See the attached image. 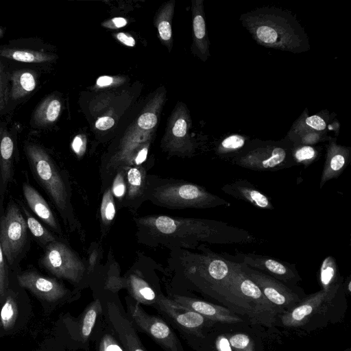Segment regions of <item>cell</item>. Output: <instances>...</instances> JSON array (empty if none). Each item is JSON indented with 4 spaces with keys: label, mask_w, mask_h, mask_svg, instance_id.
<instances>
[{
    "label": "cell",
    "mask_w": 351,
    "mask_h": 351,
    "mask_svg": "<svg viewBox=\"0 0 351 351\" xmlns=\"http://www.w3.org/2000/svg\"><path fill=\"white\" fill-rule=\"evenodd\" d=\"M102 302L105 321L126 351H147L139 338L137 329L116 300Z\"/></svg>",
    "instance_id": "cell-12"
},
{
    "label": "cell",
    "mask_w": 351,
    "mask_h": 351,
    "mask_svg": "<svg viewBox=\"0 0 351 351\" xmlns=\"http://www.w3.org/2000/svg\"><path fill=\"white\" fill-rule=\"evenodd\" d=\"M111 184L113 195L117 199H122L126 192L125 169L124 167L117 170Z\"/></svg>",
    "instance_id": "cell-37"
},
{
    "label": "cell",
    "mask_w": 351,
    "mask_h": 351,
    "mask_svg": "<svg viewBox=\"0 0 351 351\" xmlns=\"http://www.w3.org/2000/svg\"><path fill=\"white\" fill-rule=\"evenodd\" d=\"M18 308L14 298L10 295L7 298L0 312V323L2 328L7 330L11 328L16 319Z\"/></svg>",
    "instance_id": "cell-34"
},
{
    "label": "cell",
    "mask_w": 351,
    "mask_h": 351,
    "mask_svg": "<svg viewBox=\"0 0 351 351\" xmlns=\"http://www.w3.org/2000/svg\"><path fill=\"white\" fill-rule=\"evenodd\" d=\"M197 250L199 252L186 249L170 251L167 263L173 274L172 284L222 303L253 322L252 310L234 280V261L211 251L204 244Z\"/></svg>",
    "instance_id": "cell-1"
},
{
    "label": "cell",
    "mask_w": 351,
    "mask_h": 351,
    "mask_svg": "<svg viewBox=\"0 0 351 351\" xmlns=\"http://www.w3.org/2000/svg\"><path fill=\"white\" fill-rule=\"evenodd\" d=\"M204 351H211V350H204Z\"/></svg>",
    "instance_id": "cell-53"
},
{
    "label": "cell",
    "mask_w": 351,
    "mask_h": 351,
    "mask_svg": "<svg viewBox=\"0 0 351 351\" xmlns=\"http://www.w3.org/2000/svg\"><path fill=\"white\" fill-rule=\"evenodd\" d=\"M308 109H305L301 116L293 124L286 138H291L304 133H325L328 127V119L320 113L308 116Z\"/></svg>",
    "instance_id": "cell-22"
},
{
    "label": "cell",
    "mask_w": 351,
    "mask_h": 351,
    "mask_svg": "<svg viewBox=\"0 0 351 351\" xmlns=\"http://www.w3.org/2000/svg\"><path fill=\"white\" fill-rule=\"evenodd\" d=\"M195 8V13L193 21V32L197 40V46L200 55L206 59L208 53V42L206 36V23L202 14V5L200 1Z\"/></svg>",
    "instance_id": "cell-29"
},
{
    "label": "cell",
    "mask_w": 351,
    "mask_h": 351,
    "mask_svg": "<svg viewBox=\"0 0 351 351\" xmlns=\"http://www.w3.org/2000/svg\"><path fill=\"white\" fill-rule=\"evenodd\" d=\"M319 280L322 289L331 290L339 288L341 284L335 259L331 256L326 257L321 265Z\"/></svg>",
    "instance_id": "cell-28"
},
{
    "label": "cell",
    "mask_w": 351,
    "mask_h": 351,
    "mask_svg": "<svg viewBox=\"0 0 351 351\" xmlns=\"http://www.w3.org/2000/svg\"><path fill=\"white\" fill-rule=\"evenodd\" d=\"M214 351H232L226 335H219L215 339Z\"/></svg>",
    "instance_id": "cell-42"
},
{
    "label": "cell",
    "mask_w": 351,
    "mask_h": 351,
    "mask_svg": "<svg viewBox=\"0 0 351 351\" xmlns=\"http://www.w3.org/2000/svg\"><path fill=\"white\" fill-rule=\"evenodd\" d=\"M143 200L170 209L230 206L229 202L196 184L148 175Z\"/></svg>",
    "instance_id": "cell-4"
},
{
    "label": "cell",
    "mask_w": 351,
    "mask_h": 351,
    "mask_svg": "<svg viewBox=\"0 0 351 351\" xmlns=\"http://www.w3.org/2000/svg\"><path fill=\"white\" fill-rule=\"evenodd\" d=\"M8 99V76L3 65L0 64V110L3 108Z\"/></svg>",
    "instance_id": "cell-39"
},
{
    "label": "cell",
    "mask_w": 351,
    "mask_h": 351,
    "mask_svg": "<svg viewBox=\"0 0 351 351\" xmlns=\"http://www.w3.org/2000/svg\"><path fill=\"white\" fill-rule=\"evenodd\" d=\"M338 289H322L304 297L295 306L281 315V323L287 327H298L304 324L312 315L326 306Z\"/></svg>",
    "instance_id": "cell-15"
},
{
    "label": "cell",
    "mask_w": 351,
    "mask_h": 351,
    "mask_svg": "<svg viewBox=\"0 0 351 351\" xmlns=\"http://www.w3.org/2000/svg\"><path fill=\"white\" fill-rule=\"evenodd\" d=\"M10 97L12 99H20L32 93L36 87V76L34 71L17 70L10 76Z\"/></svg>",
    "instance_id": "cell-24"
},
{
    "label": "cell",
    "mask_w": 351,
    "mask_h": 351,
    "mask_svg": "<svg viewBox=\"0 0 351 351\" xmlns=\"http://www.w3.org/2000/svg\"><path fill=\"white\" fill-rule=\"evenodd\" d=\"M157 123V117L155 114L146 112L143 114L138 119V125L143 130H149Z\"/></svg>",
    "instance_id": "cell-41"
},
{
    "label": "cell",
    "mask_w": 351,
    "mask_h": 351,
    "mask_svg": "<svg viewBox=\"0 0 351 351\" xmlns=\"http://www.w3.org/2000/svg\"><path fill=\"white\" fill-rule=\"evenodd\" d=\"M158 28L160 36L162 40H168L171 38V27L169 21H161Z\"/></svg>",
    "instance_id": "cell-44"
},
{
    "label": "cell",
    "mask_w": 351,
    "mask_h": 351,
    "mask_svg": "<svg viewBox=\"0 0 351 351\" xmlns=\"http://www.w3.org/2000/svg\"><path fill=\"white\" fill-rule=\"evenodd\" d=\"M114 121L110 117H103L97 119L95 127L100 130H106L113 126Z\"/></svg>",
    "instance_id": "cell-45"
},
{
    "label": "cell",
    "mask_w": 351,
    "mask_h": 351,
    "mask_svg": "<svg viewBox=\"0 0 351 351\" xmlns=\"http://www.w3.org/2000/svg\"><path fill=\"white\" fill-rule=\"evenodd\" d=\"M117 37L119 40H120L121 43H123L125 45H128L130 47H134L135 45L134 39L131 36H127L124 33H119L117 34Z\"/></svg>",
    "instance_id": "cell-48"
},
{
    "label": "cell",
    "mask_w": 351,
    "mask_h": 351,
    "mask_svg": "<svg viewBox=\"0 0 351 351\" xmlns=\"http://www.w3.org/2000/svg\"><path fill=\"white\" fill-rule=\"evenodd\" d=\"M237 256L240 258L237 263L263 272L289 286L294 287L301 280L294 265L291 266L287 262L265 255L241 253Z\"/></svg>",
    "instance_id": "cell-14"
},
{
    "label": "cell",
    "mask_w": 351,
    "mask_h": 351,
    "mask_svg": "<svg viewBox=\"0 0 351 351\" xmlns=\"http://www.w3.org/2000/svg\"><path fill=\"white\" fill-rule=\"evenodd\" d=\"M112 21L117 27H123L127 23L126 20L121 17L114 18V19H113Z\"/></svg>",
    "instance_id": "cell-50"
},
{
    "label": "cell",
    "mask_w": 351,
    "mask_h": 351,
    "mask_svg": "<svg viewBox=\"0 0 351 351\" xmlns=\"http://www.w3.org/2000/svg\"><path fill=\"white\" fill-rule=\"evenodd\" d=\"M127 314L138 330L151 337L164 351H184L173 328L158 316L149 315L131 297L125 298Z\"/></svg>",
    "instance_id": "cell-8"
},
{
    "label": "cell",
    "mask_w": 351,
    "mask_h": 351,
    "mask_svg": "<svg viewBox=\"0 0 351 351\" xmlns=\"http://www.w3.org/2000/svg\"><path fill=\"white\" fill-rule=\"evenodd\" d=\"M239 19L252 38L262 46L293 53L310 49L306 33L290 12L263 7L241 14Z\"/></svg>",
    "instance_id": "cell-3"
},
{
    "label": "cell",
    "mask_w": 351,
    "mask_h": 351,
    "mask_svg": "<svg viewBox=\"0 0 351 351\" xmlns=\"http://www.w3.org/2000/svg\"><path fill=\"white\" fill-rule=\"evenodd\" d=\"M103 313L102 301L99 298H96L86 306L82 315L79 327L80 339L83 343L90 340L97 318Z\"/></svg>",
    "instance_id": "cell-25"
},
{
    "label": "cell",
    "mask_w": 351,
    "mask_h": 351,
    "mask_svg": "<svg viewBox=\"0 0 351 351\" xmlns=\"http://www.w3.org/2000/svg\"><path fill=\"white\" fill-rule=\"evenodd\" d=\"M27 223L15 204L8 206L1 220L0 244L8 261L11 263L25 241Z\"/></svg>",
    "instance_id": "cell-13"
},
{
    "label": "cell",
    "mask_w": 351,
    "mask_h": 351,
    "mask_svg": "<svg viewBox=\"0 0 351 351\" xmlns=\"http://www.w3.org/2000/svg\"><path fill=\"white\" fill-rule=\"evenodd\" d=\"M3 35V30L0 28V37Z\"/></svg>",
    "instance_id": "cell-52"
},
{
    "label": "cell",
    "mask_w": 351,
    "mask_h": 351,
    "mask_svg": "<svg viewBox=\"0 0 351 351\" xmlns=\"http://www.w3.org/2000/svg\"><path fill=\"white\" fill-rule=\"evenodd\" d=\"M234 276L242 298L252 310L253 323L271 326L276 322L279 311L265 298L258 285L244 273L241 264L236 261H234Z\"/></svg>",
    "instance_id": "cell-10"
},
{
    "label": "cell",
    "mask_w": 351,
    "mask_h": 351,
    "mask_svg": "<svg viewBox=\"0 0 351 351\" xmlns=\"http://www.w3.org/2000/svg\"><path fill=\"white\" fill-rule=\"evenodd\" d=\"M221 191L234 198L245 201L256 208L265 210L274 209L270 199L246 180L238 179L224 184L221 187Z\"/></svg>",
    "instance_id": "cell-19"
},
{
    "label": "cell",
    "mask_w": 351,
    "mask_h": 351,
    "mask_svg": "<svg viewBox=\"0 0 351 351\" xmlns=\"http://www.w3.org/2000/svg\"><path fill=\"white\" fill-rule=\"evenodd\" d=\"M147 147H145L142 148L132 159L128 165V167H130V165H134V166H140L145 160L147 156Z\"/></svg>",
    "instance_id": "cell-46"
},
{
    "label": "cell",
    "mask_w": 351,
    "mask_h": 351,
    "mask_svg": "<svg viewBox=\"0 0 351 351\" xmlns=\"http://www.w3.org/2000/svg\"><path fill=\"white\" fill-rule=\"evenodd\" d=\"M116 214L114 195L109 186L104 190L100 206V217L102 228L107 230L111 225Z\"/></svg>",
    "instance_id": "cell-31"
},
{
    "label": "cell",
    "mask_w": 351,
    "mask_h": 351,
    "mask_svg": "<svg viewBox=\"0 0 351 351\" xmlns=\"http://www.w3.org/2000/svg\"><path fill=\"white\" fill-rule=\"evenodd\" d=\"M350 285H351V282L350 280L348 281V292H350L351 291V289H350Z\"/></svg>",
    "instance_id": "cell-51"
},
{
    "label": "cell",
    "mask_w": 351,
    "mask_h": 351,
    "mask_svg": "<svg viewBox=\"0 0 351 351\" xmlns=\"http://www.w3.org/2000/svg\"><path fill=\"white\" fill-rule=\"evenodd\" d=\"M125 169L126 192L123 205L136 208L144 201L147 172L140 166H130Z\"/></svg>",
    "instance_id": "cell-20"
},
{
    "label": "cell",
    "mask_w": 351,
    "mask_h": 351,
    "mask_svg": "<svg viewBox=\"0 0 351 351\" xmlns=\"http://www.w3.org/2000/svg\"><path fill=\"white\" fill-rule=\"evenodd\" d=\"M26 154L33 171L51 196L57 208L64 217L73 219L70 211L69 191L55 164L40 147L26 146Z\"/></svg>",
    "instance_id": "cell-6"
},
{
    "label": "cell",
    "mask_w": 351,
    "mask_h": 351,
    "mask_svg": "<svg viewBox=\"0 0 351 351\" xmlns=\"http://www.w3.org/2000/svg\"><path fill=\"white\" fill-rule=\"evenodd\" d=\"M23 191L25 198L32 210L48 226L58 230L56 218L42 195L34 187L27 184L23 185Z\"/></svg>",
    "instance_id": "cell-23"
},
{
    "label": "cell",
    "mask_w": 351,
    "mask_h": 351,
    "mask_svg": "<svg viewBox=\"0 0 351 351\" xmlns=\"http://www.w3.org/2000/svg\"><path fill=\"white\" fill-rule=\"evenodd\" d=\"M241 264V269L260 288L265 298L282 314L295 306L302 298L293 287L256 269Z\"/></svg>",
    "instance_id": "cell-11"
},
{
    "label": "cell",
    "mask_w": 351,
    "mask_h": 351,
    "mask_svg": "<svg viewBox=\"0 0 351 351\" xmlns=\"http://www.w3.org/2000/svg\"><path fill=\"white\" fill-rule=\"evenodd\" d=\"M17 279L21 287L47 302H57L68 293V290L55 279L42 276L34 271L21 274Z\"/></svg>",
    "instance_id": "cell-17"
},
{
    "label": "cell",
    "mask_w": 351,
    "mask_h": 351,
    "mask_svg": "<svg viewBox=\"0 0 351 351\" xmlns=\"http://www.w3.org/2000/svg\"><path fill=\"white\" fill-rule=\"evenodd\" d=\"M292 157L295 165L302 164L306 167L318 158L319 151L313 145H295L293 147Z\"/></svg>",
    "instance_id": "cell-33"
},
{
    "label": "cell",
    "mask_w": 351,
    "mask_h": 351,
    "mask_svg": "<svg viewBox=\"0 0 351 351\" xmlns=\"http://www.w3.org/2000/svg\"><path fill=\"white\" fill-rule=\"evenodd\" d=\"M26 223L32 234L36 237L49 243L55 241L53 236L35 218L27 216Z\"/></svg>",
    "instance_id": "cell-38"
},
{
    "label": "cell",
    "mask_w": 351,
    "mask_h": 351,
    "mask_svg": "<svg viewBox=\"0 0 351 351\" xmlns=\"http://www.w3.org/2000/svg\"><path fill=\"white\" fill-rule=\"evenodd\" d=\"M14 143L11 137L3 133L0 143V165L3 181L6 183L12 176V158Z\"/></svg>",
    "instance_id": "cell-30"
},
{
    "label": "cell",
    "mask_w": 351,
    "mask_h": 351,
    "mask_svg": "<svg viewBox=\"0 0 351 351\" xmlns=\"http://www.w3.org/2000/svg\"><path fill=\"white\" fill-rule=\"evenodd\" d=\"M187 124L184 119H178L172 129L173 134L176 137H184L186 133Z\"/></svg>",
    "instance_id": "cell-43"
},
{
    "label": "cell",
    "mask_w": 351,
    "mask_h": 351,
    "mask_svg": "<svg viewBox=\"0 0 351 351\" xmlns=\"http://www.w3.org/2000/svg\"><path fill=\"white\" fill-rule=\"evenodd\" d=\"M293 145L285 138L280 141L256 140L231 160L232 164L258 171H274L296 165L292 157Z\"/></svg>",
    "instance_id": "cell-5"
},
{
    "label": "cell",
    "mask_w": 351,
    "mask_h": 351,
    "mask_svg": "<svg viewBox=\"0 0 351 351\" xmlns=\"http://www.w3.org/2000/svg\"><path fill=\"white\" fill-rule=\"evenodd\" d=\"M84 143L80 136H77L73 141L72 148L73 150L77 154L81 155L83 151Z\"/></svg>",
    "instance_id": "cell-47"
},
{
    "label": "cell",
    "mask_w": 351,
    "mask_h": 351,
    "mask_svg": "<svg viewBox=\"0 0 351 351\" xmlns=\"http://www.w3.org/2000/svg\"><path fill=\"white\" fill-rule=\"evenodd\" d=\"M61 110L60 101L54 97H48L41 101L34 113L35 123L40 126L55 122Z\"/></svg>",
    "instance_id": "cell-27"
},
{
    "label": "cell",
    "mask_w": 351,
    "mask_h": 351,
    "mask_svg": "<svg viewBox=\"0 0 351 351\" xmlns=\"http://www.w3.org/2000/svg\"><path fill=\"white\" fill-rule=\"evenodd\" d=\"M138 243L152 247L195 250L202 244H242L256 238L244 229L213 219L149 215L134 217Z\"/></svg>",
    "instance_id": "cell-2"
},
{
    "label": "cell",
    "mask_w": 351,
    "mask_h": 351,
    "mask_svg": "<svg viewBox=\"0 0 351 351\" xmlns=\"http://www.w3.org/2000/svg\"><path fill=\"white\" fill-rule=\"evenodd\" d=\"M351 156V149L337 143L332 139L326 145L325 163L322 172L319 188L326 182L338 178L348 166Z\"/></svg>",
    "instance_id": "cell-18"
},
{
    "label": "cell",
    "mask_w": 351,
    "mask_h": 351,
    "mask_svg": "<svg viewBox=\"0 0 351 351\" xmlns=\"http://www.w3.org/2000/svg\"><path fill=\"white\" fill-rule=\"evenodd\" d=\"M107 326L108 330L102 332L99 337L98 351H126L114 332Z\"/></svg>",
    "instance_id": "cell-35"
},
{
    "label": "cell",
    "mask_w": 351,
    "mask_h": 351,
    "mask_svg": "<svg viewBox=\"0 0 351 351\" xmlns=\"http://www.w3.org/2000/svg\"><path fill=\"white\" fill-rule=\"evenodd\" d=\"M191 345L206 341L208 330L215 324L199 313L175 302L160 293L154 306Z\"/></svg>",
    "instance_id": "cell-7"
},
{
    "label": "cell",
    "mask_w": 351,
    "mask_h": 351,
    "mask_svg": "<svg viewBox=\"0 0 351 351\" xmlns=\"http://www.w3.org/2000/svg\"><path fill=\"white\" fill-rule=\"evenodd\" d=\"M41 263L58 278L79 284L87 271L86 263L69 246L59 241H52L47 247Z\"/></svg>",
    "instance_id": "cell-9"
},
{
    "label": "cell",
    "mask_w": 351,
    "mask_h": 351,
    "mask_svg": "<svg viewBox=\"0 0 351 351\" xmlns=\"http://www.w3.org/2000/svg\"><path fill=\"white\" fill-rule=\"evenodd\" d=\"M169 298L180 304L199 313L215 324L236 325L244 322L239 315L227 307L187 295L171 294Z\"/></svg>",
    "instance_id": "cell-16"
},
{
    "label": "cell",
    "mask_w": 351,
    "mask_h": 351,
    "mask_svg": "<svg viewBox=\"0 0 351 351\" xmlns=\"http://www.w3.org/2000/svg\"><path fill=\"white\" fill-rule=\"evenodd\" d=\"M112 82V78L109 76H101L97 79V84L99 86H105L111 84Z\"/></svg>",
    "instance_id": "cell-49"
},
{
    "label": "cell",
    "mask_w": 351,
    "mask_h": 351,
    "mask_svg": "<svg viewBox=\"0 0 351 351\" xmlns=\"http://www.w3.org/2000/svg\"><path fill=\"white\" fill-rule=\"evenodd\" d=\"M8 284V274L3 253L0 244V298H3Z\"/></svg>",
    "instance_id": "cell-40"
},
{
    "label": "cell",
    "mask_w": 351,
    "mask_h": 351,
    "mask_svg": "<svg viewBox=\"0 0 351 351\" xmlns=\"http://www.w3.org/2000/svg\"><path fill=\"white\" fill-rule=\"evenodd\" d=\"M247 137L234 134L224 138L219 144L217 153L221 156L235 155L241 152L247 145Z\"/></svg>",
    "instance_id": "cell-32"
},
{
    "label": "cell",
    "mask_w": 351,
    "mask_h": 351,
    "mask_svg": "<svg viewBox=\"0 0 351 351\" xmlns=\"http://www.w3.org/2000/svg\"><path fill=\"white\" fill-rule=\"evenodd\" d=\"M232 351H254V345L250 337L245 333L235 332L226 335Z\"/></svg>",
    "instance_id": "cell-36"
},
{
    "label": "cell",
    "mask_w": 351,
    "mask_h": 351,
    "mask_svg": "<svg viewBox=\"0 0 351 351\" xmlns=\"http://www.w3.org/2000/svg\"><path fill=\"white\" fill-rule=\"evenodd\" d=\"M0 56L26 63H43L50 62L54 59V56L52 54L30 49L14 48L0 49Z\"/></svg>",
    "instance_id": "cell-26"
},
{
    "label": "cell",
    "mask_w": 351,
    "mask_h": 351,
    "mask_svg": "<svg viewBox=\"0 0 351 351\" xmlns=\"http://www.w3.org/2000/svg\"><path fill=\"white\" fill-rule=\"evenodd\" d=\"M125 288L134 301L153 307L160 293H157L145 280L136 274H131L125 279Z\"/></svg>",
    "instance_id": "cell-21"
}]
</instances>
